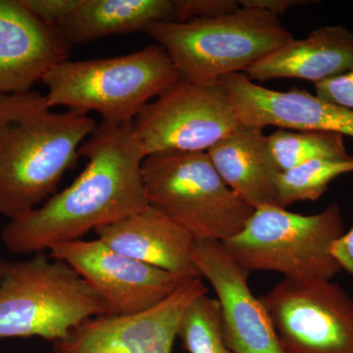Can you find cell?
Returning a JSON list of instances; mask_svg holds the SVG:
<instances>
[{
    "mask_svg": "<svg viewBox=\"0 0 353 353\" xmlns=\"http://www.w3.org/2000/svg\"><path fill=\"white\" fill-rule=\"evenodd\" d=\"M80 155L87 164L68 188L11 219L2 230V243L9 252L39 253L81 240L88 232L150 205L141 172L145 154L132 123H101L81 146Z\"/></svg>",
    "mask_w": 353,
    "mask_h": 353,
    "instance_id": "6da1fadb",
    "label": "cell"
},
{
    "mask_svg": "<svg viewBox=\"0 0 353 353\" xmlns=\"http://www.w3.org/2000/svg\"><path fill=\"white\" fill-rule=\"evenodd\" d=\"M97 128L88 114L54 112L41 92L0 94V216L14 219L57 194Z\"/></svg>",
    "mask_w": 353,
    "mask_h": 353,
    "instance_id": "7a4b0ae2",
    "label": "cell"
},
{
    "mask_svg": "<svg viewBox=\"0 0 353 353\" xmlns=\"http://www.w3.org/2000/svg\"><path fill=\"white\" fill-rule=\"evenodd\" d=\"M143 32L166 51L179 80L192 83L245 73L294 39L278 16L245 7L219 17L154 23Z\"/></svg>",
    "mask_w": 353,
    "mask_h": 353,
    "instance_id": "3957f363",
    "label": "cell"
},
{
    "mask_svg": "<svg viewBox=\"0 0 353 353\" xmlns=\"http://www.w3.org/2000/svg\"><path fill=\"white\" fill-rule=\"evenodd\" d=\"M179 80L166 51L157 43L123 57L66 60L43 80L51 108L95 112L103 124L132 123L137 116Z\"/></svg>",
    "mask_w": 353,
    "mask_h": 353,
    "instance_id": "277c9868",
    "label": "cell"
},
{
    "mask_svg": "<svg viewBox=\"0 0 353 353\" xmlns=\"http://www.w3.org/2000/svg\"><path fill=\"white\" fill-rule=\"evenodd\" d=\"M0 340L39 336L57 343L88 320L108 315L94 290L60 260L41 253L0 260Z\"/></svg>",
    "mask_w": 353,
    "mask_h": 353,
    "instance_id": "5b68a950",
    "label": "cell"
},
{
    "mask_svg": "<svg viewBox=\"0 0 353 353\" xmlns=\"http://www.w3.org/2000/svg\"><path fill=\"white\" fill-rule=\"evenodd\" d=\"M345 233L339 204L311 215L269 204L255 208L240 233L222 243L248 271H273L285 279L332 280L341 270L332 255V245Z\"/></svg>",
    "mask_w": 353,
    "mask_h": 353,
    "instance_id": "8992f818",
    "label": "cell"
},
{
    "mask_svg": "<svg viewBox=\"0 0 353 353\" xmlns=\"http://www.w3.org/2000/svg\"><path fill=\"white\" fill-rule=\"evenodd\" d=\"M141 172L150 205L196 241L230 240L254 210L228 187L208 152L154 153L145 158Z\"/></svg>",
    "mask_w": 353,
    "mask_h": 353,
    "instance_id": "52a82bcc",
    "label": "cell"
},
{
    "mask_svg": "<svg viewBox=\"0 0 353 353\" xmlns=\"http://www.w3.org/2000/svg\"><path fill=\"white\" fill-rule=\"evenodd\" d=\"M260 301L284 353H353V299L336 283L284 278Z\"/></svg>",
    "mask_w": 353,
    "mask_h": 353,
    "instance_id": "ba28073f",
    "label": "cell"
},
{
    "mask_svg": "<svg viewBox=\"0 0 353 353\" xmlns=\"http://www.w3.org/2000/svg\"><path fill=\"white\" fill-rule=\"evenodd\" d=\"M145 157L159 152H206L240 125L219 83L178 80L132 122Z\"/></svg>",
    "mask_w": 353,
    "mask_h": 353,
    "instance_id": "9c48e42d",
    "label": "cell"
},
{
    "mask_svg": "<svg viewBox=\"0 0 353 353\" xmlns=\"http://www.w3.org/2000/svg\"><path fill=\"white\" fill-rule=\"evenodd\" d=\"M50 250L51 259L70 265L94 290L105 304L108 315L145 312L185 280L121 254L97 239L59 243Z\"/></svg>",
    "mask_w": 353,
    "mask_h": 353,
    "instance_id": "30bf717a",
    "label": "cell"
},
{
    "mask_svg": "<svg viewBox=\"0 0 353 353\" xmlns=\"http://www.w3.org/2000/svg\"><path fill=\"white\" fill-rule=\"evenodd\" d=\"M208 288L201 278L183 280L161 303L134 315H102L57 343V353H171L183 311Z\"/></svg>",
    "mask_w": 353,
    "mask_h": 353,
    "instance_id": "8fae6325",
    "label": "cell"
},
{
    "mask_svg": "<svg viewBox=\"0 0 353 353\" xmlns=\"http://www.w3.org/2000/svg\"><path fill=\"white\" fill-rule=\"evenodd\" d=\"M194 261L217 294L223 334L234 353H284L260 297L243 268L220 241H196Z\"/></svg>",
    "mask_w": 353,
    "mask_h": 353,
    "instance_id": "7c38bea8",
    "label": "cell"
},
{
    "mask_svg": "<svg viewBox=\"0 0 353 353\" xmlns=\"http://www.w3.org/2000/svg\"><path fill=\"white\" fill-rule=\"evenodd\" d=\"M218 83L226 92L241 125L277 127L297 132H336L353 139V112L303 90H270L245 73L222 77Z\"/></svg>",
    "mask_w": 353,
    "mask_h": 353,
    "instance_id": "4fadbf2b",
    "label": "cell"
},
{
    "mask_svg": "<svg viewBox=\"0 0 353 353\" xmlns=\"http://www.w3.org/2000/svg\"><path fill=\"white\" fill-rule=\"evenodd\" d=\"M70 48L21 0H0V94L30 92L62 62Z\"/></svg>",
    "mask_w": 353,
    "mask_h": 353,
    "instance_id": "5bb4252c",
    "label": "cell"
},
{
    "mask_svg": "<svg viewBox=\"0 0 353 353\" xmlns=\"http://www.w3.org/2000/svg\"><path fill=\"white\" fill-rule=\"evenodd\" d=\"M94 232L121 254L185 279L201 278L194 261L196 241L152 205Z\"/></svg>",
    "mask_w": 353,
    "mask_h": 353,
    "instance_id": "9a60e30c",
    "label": "cell"
},
{
    "mask_svg": "<svg viewBox=\"0 0 353 353\" xmlns=\"http://www.w3.org/2000/svg\"><path fill=\"white\" fill-rule=\"evenodd\" d=\"M353 69V32L324 26L303 39H294L245 71L253 81L301 79L316 83Z\"/></svg>",
    "mask_w": 353,
    "mask_h": 353,
    "instance_id": "2e32d148",
    "label": "cell"
},
{
    "mask_svg": "<svg viewBox=\"0 0 353 353\" xmlns=\"http://www.w3.org/2000/svg\"><path fill=\"white\" fill-rule=\"evenodd\" d=\"M208 152L222 180L253 209L278 205L276 179L280 173L272 159L263 129L239 125Z\"/></svg>",
    "mask_w": 353,
    "mask_h": 353,
    "instance_id": "e0dca14e",
    "label": "cell"
},
{
    "mask_svg": "<svg viewBox=\"0 0 353 353\" xmlns=\"http://www.w3.org/2000/svg\"><path fill=\"white\" fill-rule=\"evenodd\" d=\"M175 20L174 0H81L57 30L71 46Z\"/></svg>",
    "mask_w": 353,
    "mask_h": 353,
    "instance_id": "ac0fdd59",
    "label": "cell"
},
{
    "mask_svg": "<svg viewBox=\"0 0 353 353\" xmlns=\"http://www.w3.org/2000/svg\"><path fill=\"white\" fill-rule=\"evenodd\" d=\"M267 145L279 171H287L317 159H352L343 136L329 132H297L279 129L267 136Z\"/></svg>",
    "mask_w": 353,
    "mask_h": 353,
    "instance_id": "d6986e66",
    "label": "cell"
},
{
    "mask_svg": "<svg viewBox=\"0 0 353 353\" xmlns=\"http://www.w3.org/2000/svg\"><path fill=\"white\" fill-rule=\"evenodd\" d=\"M348 173H353V158L312 160L280 172L276 179L278 205L285 208L296 202L316 201L332 181Z\"/></svg>",
    "mask_w": 353,
    "mask_h": 353,
    "instance_id": "ffe728a7",
    "label": "cell"
},
{
    "mask_svg": "<svg viewBox=\"0 0 353 353\" xmlns=\"http://www.w3.org/2000/svg\"><path fill=\"white\" fill-rule=\"evenodd\" d=\"M176 338L189 353H234L223 334L219 303L208 294L197 296L183 311Z\"/></svg>",
    "mask_w": 353,
    "mask_h": 353,
    "instance_id": "44dd1931",
    "label": "cell"
},
{
    "mask_svg": "<svg viewBox=\"0 0 353 353\" xmlns=\"http://www.w3.org/2000/svg\"><path fill=\"white\" fill-rule=\"evenodd\" d=\"M176 22L219 17L241 8L236 0H174Z\"/></svg>",
    "mask_w": 353,
    "mask_h": 353,
    "instance_id": "7402d4cb",
    "label": "cell"
},
{
    "mask_svg": "<svg viewBox=\"0 0 353 353\" xmlns=\"http://www.w3.org/2000/svg\"><path fill=\"white\" fill-rule=\"evenodd\" d=\"M315 94L353 112V69L315 85Z\"/></svg>",
    "mask_w": 353,
    "mask_h": 353,
    "instance_id": "603a6c76",
    "label": "cell"
},
{
    "mask_svg": "<svg viewBox=\"0 0 353 353\" xmlns=\"http://www.w3.org/2000/svg\"><path fill=\"white\" fill-rule=\"evenodd\" d=\"M81 0H21L28 10L50 27L57 28Z\"/></svg>",
    "mask_w": 353,
    "mask_h": 353,
    "instance_id": "cb8c5ba5",
    "label": "cell"
},
{
    "mask_svg": "<svg viewBox=\"0 0 353 353\" xmlns=\"http://www.w3.org/2000/svg\"><path fill=\"white\" fill-rule=\"evenodd\" d=\"M239 2L241 7L267 11L278 17L292 7L315 3V1H309V0H240Z\"/></svg>",
    "mask_w": 353,
    "mask_h": 353,
    "instance_id": "d4e9b609",
    "label": "cell"
},
{
    "mask_svg": "<svg viewBox=\"0 0 353 353\" xmlns=\"http://www.w3.org/2000/svg\"><path fill=\"white\" fill-rule=\"evenodd\" d=\"M331 252L341 268L353 276V227L334 241Z\"/></svg>",
    "mask_w": 353,
    "mask_h": 353,
    "instance_id": "484cf974",
    "label": "cell"
},
{
    "mask_svg": "<svg viewBox=\"0 0 353 353\" xmlns=\"http://www.w3.org/2000/svg\"><path fill=\"white\" fill-rule=\"evenodd\" d=\"M0 277H1V273H0Z\"/></svg>",
    "mask_w": 353,
    "mask_h": 353,
    "instance_id": "4316f807",
    "label": "cell"
},
{
    "mask_svg": "<svg viewBox=\"0 0 353 353\" xmlns=\"http://www.w3.org/2000/svg\"><path fill=\"white\" fill-rule=\"evenodd\" d=\"M54 353H57V352H54Z\"/></svg>",
    "mask_w": 353,
    "mask_h": 353,
    "instance_id": "83f0119b",
    "label": "cell"
}]
</instances>
